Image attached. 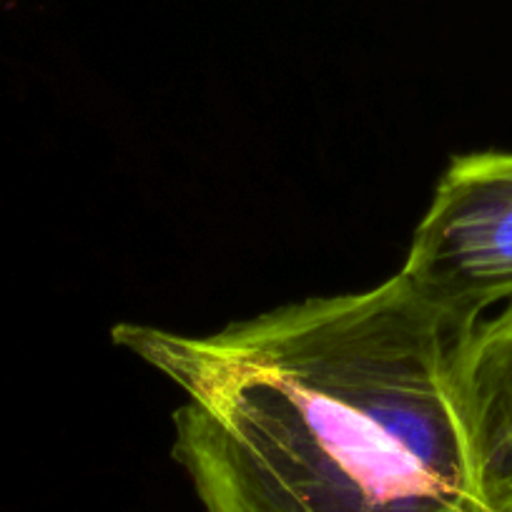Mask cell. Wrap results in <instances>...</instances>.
Instances as JSON below:
<instances>
[{
    "label": "cell",
    "mask_w": 512,
    "mask_h": 512,
    "mask_svg": "<svg viewBox=\"0 0 512 512\" xmlns=\"http://www.w3.org/2000/svg\"><path fill=\"white\" fill-rule=\"evenodd\" d=\"M111 337L184 395L171 455L204 512H492L457 392L465 339L400 272L211 334Z\"/></svg>",
    "instance_id": "1"
},
{
    "label": "cell",
    "mask_w": 512,
    "mask_h": 512,
    "mask_svg": "<svg viewBox=\"0 0 512 512\" xmlns=\"http://www.w3.org/2000/svg\"><path fill=\"white\" fill-rule=\"evenodd\" d=\"M460 339L512 299V151L460 154L442 171L400 269Z\"/></svg>",
    "instance_id": "2"
},
{
    "label": "cell",
    "mask_w": 512,
    "mask_h": 512,
    "mask_svg": "<svg viewBox=\"0 0 512 512\" xmlns=\"http://www.w3.org/2000/svg\"><path fill=\"white\" fill-rule=\"evenodd\" d=\"M457 392L482 497L512 512V299L460 344Z\"/></svg>",
    "instance_id": "3"
}]
</instances>
